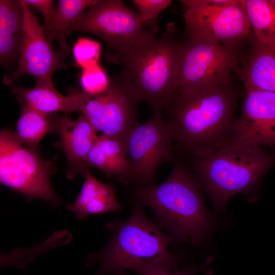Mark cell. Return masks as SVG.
<instances>
[{"label": "cell", "instance_id": "cell-1", "mask_svg": "<svg viewBox=\"0 0 275 275\" xmlns=\"http://www.w3.org/2000/svg\"><path fill=\"white\" fill-rule=\"evenodd\" d=\"M131 204L127 219L106 225L111 232L107 243L87 257L88 266H97L95 275H118L126 269L140 275L174 270L180 264L181 256L169 248L176 240L147 217L142 204Z\"/></svg>", "mask_w": 275, "mask_h": 275}, {"label": "cell", "instance_id": "cell-2", "mask_svg": "<svg viewBox=\"0 0 275 275\" xmlns=\"http://www.w3.org/2000/svg\"><path fill=\"white\" fill-rule=\"evenodd\" d=\"M230 82L176 91L165 112L178 147L194 153L229 139L236 120L237 102Z\"/></svg>", "mask_w": 275, "mask_h": 275}, {"label": "cell", "instance_id": "cell-3", "mask_svg": "<svg viewBox=\"0 0 275 275\" xmlns=\"http://www.w3.org/2000/svg\"><path fill=\"white\" fill-rule=\"evenodd\" d=\"M135 201L153 212L157 225L176 240L197 244L210 232L212 220L204 204L200 183L176 161L162 183L133 187Z\"/></svg>", "mask_w": 275, "mask_h": 275}, {"label": "cell", "instance_id": "cell-4", "mask_svg": "<svg viewBox=\"0 0 275 275\" xmlns=\"http://www.w3.org/2000/svg\"><path fill=\"white\" fill-rule=\"evenodd\" d=\"M193 154L194 169L219 212L224 211L234 194H247L254 190L275 165V154L231 139Z\"/></svg>", "mask_w": 275, "mask_h": 275}, {"label": "cell", "instance_id": "cell-5", "mask_svg": "<svg viewBox=\"0 0 275 275\" xmlns=\"http://www.w3.org/2000/svg\"><path fill=\"white\" fill-rule=\"evenodd\" d=\"M182 42L174 23H169L158 38L119 58L141 101L153 110L165 112L176 92Z\"/></svg>", "mask_w": 275, "mask_h": 275}, {"label": "cell", "instance_id": "cell-6", "mask_svg": "<svg viewBox=\"0 0 275 275\" xmlns=\"http://www.w3.org/2000/svg\"><path fill=\"white\" fill-rule=\"evenodd\" d=\"M139 13L122 1L95 0L88 10L71 24L67 35L82 32L94 34L106 43L105 58L114 63L117 59L155 38L144 28Z\"/></svg>", "mask_w": 275, "mask_h": 275}, {"label": "cell", "instance_id": "cell-7", "mask_svg": "<svg viewBox=\"0 0 275 275\" xmlns=\"http://www.w3.org/2000/svg\"><path fill=\"white\" fill-rule=\"evenodd\" d=\"M54 162L45 160L37 149L18 143L10 129L0 132L1 183L25 196L28 200L41 199L55 206L61 202L50 177L56 171Z\"/></svg>", "mask_w": 275, "mask_h": 275}, {"label": "cell", "instance_id": "cell-8", "mask_svg": "<svg viewBox=\"0 0 275 275\" xmlns=\"http://www.w3.org/2000/svg\"><path fill=\"white\" fill-rule=\"evenodd\" d=\"M184 35L236 45L253 37L243 0H183Z\"/></svg>", "mask_w": 275, "mask_h": 275}, {"label": "cell", "instance_id": "cell-9", "mask_svg": "<svg viewBox=\"0 0 275 275\" xmlns=\"http://www.w3.org/2000/svg\"><path fill=\"white\" fill-rule=\"evenodd\" d=\"M124 144L131 168L133 187L154 184L159 168L173 159V136L163 112L153 110L146 121L137 122Z\"/></svg>", "mask_w": 275, "mask_h": 275}, {"label": "cell", "instance_id": "cell-10", "mask_svg": "<svg viewBox=\"0 0 275 275\" xmlns=\"http://www.w3.org/2000/svg\"><path fill=\"white\" fill-rule=\"evenodd\" d=\"M236 47L203 39L182 42L177 90L230 82L240 55Z\"/></svg>", "mask_w": 275, "mask_h": 275}, {"label": "cell", "instance_id": "cell-11", "mask_svg": "<svg viewBox=\"0 0 275 275\" xmlns=\"http://www.w3.org/2000/svg\"><path fill=\"white\" fill-rule=\"evenodd\" d=\"M140 102L123 69L113 74L104 92L90 98L81 114L98 132L124 141L138 122V105Z\"/></svg>", "mask_w": 275, "mask_h": 275}, {"label": "cell", "instance_id": "cell-12", "mask_svg": "<svg viewBox=\"0 0 275 275\" xmlns=\"http://www.w3.org/2000/svg\"><path fill=\"white\" fill-rule=\"evenodd\" d=\"M21 2L24 11L22 47L17 69L3 78V83L8 86L24 75H32L36 79H52L56 71L67 68L64 61L70 53V49H53L51 42L44 33L43 26L30 7L22 0Z\"/></svg>", "mask_w": 275, "mask_h": 275}, {"label": "cell", "instance_id": "cell-13", "mask_svg": "<svg viewBox=\"0 0 275 275\" xmlns=\"http://www.w3.org/2000/svg\"><path fill=\"white\" fill-rule=\"evenodd\" d=\"M240 116L230 139L261 147H275V93L246 89Z\"/></svg>", "mask_w": 275, "mask_h": 275}, {"label": "cell", "instance_id": "cell-14", "mask_svg": "<svg viewBox=\"0 0 275 275\" xmlns=\"http://www.w3.org/2000/svg\"><path fill=\"white\" fill-rule=\"evenodd\" d=\"M52 119L54 132L60 138L58 145L67 159V177L71 179L79 175L85 178L89 171L86 159L98 131L81 113L73 121L66 115L57 114Z\"/></svg>", "mask_w": 275, "mask_h": 275}, {"label": "cell", "instance_id": "cell-15", "mask_svg": "<svg viewBox=\"0 0 275 275\" xmlns=\"http://www.w3.org/2000/svg\"><path fill=\"white\" fill-rule=\"evenodd\" d=\"M11 92L33 108L47 114L74 111L82 113L92 96L83 90L63 95L54 88L52 79L49 78L36 79V86L30 89L13 87Z\"/></svg>", "mask_w": 275, "mask_h": 275}, {"label": "cell", "instance_id": "cell-16", "mask_svg": "<svg viewBox=\"0 0 275 275\" xmlns=\"http://www.w3.org/2000/svg\"><path fill=\"white\" fill-rule=\"evenodd\" d=\"M252 44L244 54L240 53L235 72L246 89L275 93V47L262 45L252 38Z\"/></svg>", "mask_w": 275, "mask_h": 275}, {"label": "cell", "instance_id": "cell-17", "mask_svg": "<svg viewBox=\"0 0 275 275\" xmlns=\"http://www.w3.org/2000/svg\"><path fill=\"white\" fill-rule=\"evenodd\" d=\"M85 162L87 167L101 171L108 178L117 176L122 182L130 183L131 165L124 142L121 139L101 133L93 144Z\"/></svg>", "mask_w": 275, "mask_h": 275}, {"label": "cell", "instance_id": "cell-18", "mask_svg": "<svg viewBox=\"0 0 275 275\" xmlns=\"http://www.w3.org/2000/svg\"><path fill=\"white\" fill-rule=\"evenodd\" d=\"M116 190L115 185L98 181L88 171L78 196L67 209L80 220L93 214L119 212L122 207L116 197Z\"/></svg>", "mask_w": 275, "mask_h": 275}, {"label": "cell", "instance_id": "cell-19", "mask_svg": "<svg viewBox=\"0 0 275 275\" xmlns=\"http://www.w3.org/2000/svg\"><path fill=\"white\" fill-rule=\"evenodd\" d=\"M17 99L21 105V112L16 130L13 133V136L20 144L37 149L39 142L44 136L54 132L51 114L38 111L22 99Z\"/></svg>", "mask_w": 275, "mask_h": 275}, {"label": "cell", "instance_id": "cell-20", "mask_svg": "<svg viewBox=\"0 0 275 275\" xmlns=\"http://www.w3.org/2000/svg\"><path fill=\"white\" fill-rule=\"evenodd\" d=\"M24 11L20 1H12L5 27L0 30L1 64L7 67L20 58L22 43Z\"/></svg>", "mask_w": 275, "mask_h": 275}, {"label": "cell", "instance_id": "cell-21", "mask_svg": "<svg viewBox=\"0 0 275 275\" xmlns=\"http://www.w3.org/2000/svg\"><path fill=\"white\" fill-rule=\"evenodd\" d=\"M254 38L275 47V0H243Z\"/></svg>", "mask_w": 275, "mask_h": 275}, {"label": "cell", "instance_id": "cell-22", "mask_svg": "<svg viewBox=\"0 0 275 275\" xmlns=\"http://www.w3.org/2000/svg\"><path fill=\"white\" fill-rule=\"evenodd\" d=\"M95 0H60L54 17L43 28L48 31L47 36L52 42L57 40L63 50L70 49L66 41L68 29L73 21L87 8H90Z\"/></svg>", "mask_w": 275, "mask_h": 275}, {"label": "cell", "instance_id": "cell-23", "mask_svg": "<svg viewBox=\"0 0 275 275\" xmlns=\"http://www.w3.org/2000/svg\"><path fill=\"white\" fill-rule=\"evenodd\" d=\"M72 51L76 64L85 69L98 64L101 44L89 38H79Z\"/></svg>", "mask_w": 275, "mask_h": 275}, {"label": "cell", "instance_id": "cell-24", "mask_svg": "<svg viewBox=\"0 0 275 275\" xmlns=\"http://www.w3.org/2000/svg\"><path fill=\"white\" fill-rule=\"evenodd\" d=\"M82 90L93 96L104 92L109 84L107 74L98 64L84 69L80 76Z\"/></svg>", "mask_w": 275, "mask_h": 275}, {"label": "cell", "instance_id": "cell-25", "mask_svg": "<svg viewBox=\"0 0 275 275\" xmlns=\"http://www.w3.org/2000/svg\"><path fill=\"white\" fill-rule=\"evenodd\" d=\"M143 25L156 19L159 14L171 4L170 0H133Z\"/></svg>", "mask_w": 275, "mask_h": 275}, {"label": "cell", "instance_id": "cell-26", "mask_svg": "<svg viewBox=\"0 0 275 275\" xmlns=\"http://www.w3.org/2000/svg\"><path fill=\"white\" fill-rule=\"evenodd\" d=\"M28 6L37 9L41 14L46 25L52 20L56 12L52 0H22Z\"/></svg>", "mask_w": 275, "mask_h": 275}, {"label": "cell", "instance_id": "cell-27", "mask_svg": "<svg viewBox=\"0 0 275 275\" xmlns=\"http://www.w3.org/2000/svg\"><path fill=\"white\" fill-rule=\"evenodd\" d=\"M200 269V267H189L180 270L175 269L170 271H162L140 275H196Z\"/></svg>", "mask_w": 275, "mask_h": 275}, {"label": "cell", "instance_id": "cell-28", "mask_svg": "<svg viewBox=\"0 0 275 275\" xmlns=\"http://www.w3.org/2000/svg\"><path fill=\"white\" fill-rule=\"evenodd\" d=\"M118 275H127V274H126L125 271H124V272H121Z\"/></svg>", "mask_w": 275, "mask_h": 275}]
</instances>
